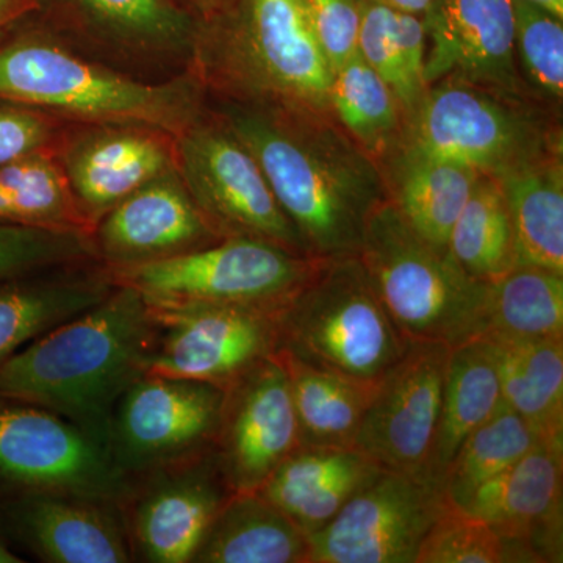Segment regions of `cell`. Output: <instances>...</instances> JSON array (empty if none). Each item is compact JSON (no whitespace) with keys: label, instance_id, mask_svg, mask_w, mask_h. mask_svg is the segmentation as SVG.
Instances as JSON below:
<instances>
[{"label":"cell","instance_id":"cell-1","mask_svg":"<svg viewBox=\"0 0 563 563\" xmlns=\"http://www.w3.org/2000/svg\"><path fill=\"white\" fill-rule=\"evenodd\" d=\"M324 111L235 103L222 120L254 155L310 257H357L387 181Z\"/></svg>","mask_w":563,"mask_h":563},{"label":"cell","instance_id":"cell-2","mask_svg":"<svg viewBox=\"0 0 563 563\" xmlns=\"http://www.w3.org/2000/svg\"><path fill=\"white\" fill-rule=\"evenodd\" d=\"M154 310L114 285L103 301L33 340L0 365V398L69 418L107 443L110 409L146 373L157 339Z\"/></svg>","mask_w":563,"mask_h":563},{"label":"cell","instance_id":"cell-3","mask_svg":"<svg viewBox=\"0 0 563 563\" xmlns=\"http://www.w3.org/2000/svg\"><path fill=\"white\" fill-rule=\"evenodd\" d=\"M198 27L190 73L242 106L332 113L333 73L303 0H228Z\"/></svg>","mask_w":563,"mask_h":563},{"label":"cell","instance_id":"cell-4","mask_svg":"<svg viewBox=\"0 0 563 563\" xmlns=\"http://www.w3.org/2000/svg\"><path fill=\"white\" fill-rule=\"evenodd\" d=\"M18 29L0 38V102L66 122L144 124L176 136L203 113V88L190 73L151 84L88 60L47 33Z\"/></svg>","mask_w":563,"mask_h":563},{"label":"cell","instance_id":"cell-5","mask_svg":"<svg viewBox=\"0 0 563 563\" xmlns=\"http://www.w3.org/2000/svg\"><path fill=\"white\" fill-rule=\"evenodd\" d=\"M357 257L409 342L455 347L483 335L490 285L422 240L390 199L369 218Z\"/></svg>","mask_w":563,"mask_h":563},{"label":"cell","instance_id":"cell-6","mask_svg":"<svg viewBox=\"0 0 563 563\" xmlns=\"http://www.w3.org/2000/svg\"><path fill=\"white\" fill-rule=\"evenodd\" d=\"M409 344L358 257L321 261L277 310V351L363 383H379Z\"/></svg>","mask_w":563,"mask_h":563},{"label":"cell","instance_id":"cell-7","mask_svg":"<svg viewBox=\"0 0 563 563\" xmlns=\"http://www.w3.org/2000/svg\"><path fill=\"white\" fill-rule=\"evenodd\" d=\"M321 261L261 240L224 239L176 257L109 268L107 277L139 291L151 306L217 302L280 309Z\"/></svg>","mask_w":563,"mask_h":563},{"label":"cell","instance_id":"cell-8","mask_svg":"<svg viewBox=\"0 0 563 563\" xmlns=\"http://www.w3.org/2000/svg\"><path fill=\"white\" fill-rule=\"evenodd\" d=\"M176 163L192 201L221 240H261L309 255L254 155L222 118L202 113L180 132Z\"/></svg>","mask_w":563,"mask_h":563},{"label":"cell","instance_id":"cell-9","mask_svg":"<svg viewBox=\"0 0 563 563\" xmlns=\"http://www.w3.org/2000/svg\"><path fill=\"white\" fill-rule=\"evenodd\" d=\"M520 103L521 98L462 81L433 84L412 111L409 150L501 176L551 154L550 136Z\"/></svg>","mask_w":563,"mask_h":563},{"label":"cell","instance_id":"cell-10","mask_svg":"<svg viewBox=\"0 0 563 563\" xmlns=\"http://www.w3.org/2000/svg\"><path fill=\"white\" fill-rule=\"evenodd\" d=\"M450 499L431 472H384L309 537V563H415Z\"/></svg>","mask_w":563,"mask_h":563},{"label":"cell","instance_id":"cell-11","mask_svg":"<svg viewBox=\"0 0 563 563\" xmlns=\"http://www.w3.org/2000/svg\"><path fill=\"white\" fill-rule=\"evenodd\" d=\"M151 307L158 332L147 374L228 388L277 351L279 309L217 302Z\"/></svg>","mask_w":563,"mask_h":563},{"label":"cell","instance_id":"cell-12","mask_svg":"<svg viewBox=\"0 0 563 563\" xmlns=\"http://www.w3.org/2000/svg\"><path fill=\"white\" fill-rule=\"evenodd\" d=\"M0 476L88 499L117 495L120 485L109 444L60 415L18 401L0 404Z\"/></svg>","mask_w":563,"mask_h":563},{"label":"cell","instance_id":"cell-13","mask_svg":"<svg viewBox=\"0 0 563 563\" xmlns=\"http://www.w3.org/2000/svg\"><path fill=\"white\" fill-rule=\"evenodd\" d=\"M451 350L443 343L410 342L377 383L354 448L387 472H431Z\"/></svg>","mask_w":563,"mask_h":563},{"label":"cell","instance_id":"cell-14","mask_svg":"<svg viewBox=\"0 0 563 563\" xmlns=\"http://www.w3.org/2000/svg\"><path fill=\"white\" fill-rule=\"evenodd\" d=\"M225 388L144 373L122 393L114 421L117 468H144L213 450Z\"/></svg>","mask_w":563,"mask_h":563},{"label":"cell","instance_id":"cell-15","mask_svg":"<svg viewBox=\"0 0 563 563\" xmlns=\"http://www.w3.org/2000/svg\"><path fill=\"white\" fill-rule=\"evenodd\" d=\"M299 446L290 383L274 352L225 388L214 461L233 493L257 492Z\"/></svg>","mask_w":563,"mask_h":563},{"label":"cell","instance_id":"cell-16","mask_svg":"<svg viewBox=\"0 0 563 563\" xmlns=\"http://www.w3.org/2000/svg\"><path fill=\"white\" fill-rule=\"evenodd\" d=\"M55 154L92 231L132 192L177 168L176 135L144 124L66 122Z\"/></svg>","mask_w":563,"mask_h":563},{"label":"cell","instance_id":"cell-17","mask_svg":"<svg viewBox=\"0 0 563 563\" xmlns=\"http://www.w3.org/2000/svg\"><path fill=\"white\" fill-rule=\"evenodd\" d=\"M520 563L563 561V440L544 439L474 492L465 507Z\"/></svg>","mask_w":563,"mask_h":563},{"label":"cell","instance_id":"cell-18","mask_svg":"<svg viewBox=\"0 0 563 563\" xmlns=\"http://www.w3.org/2000/svg\"><path fill=\"white\" fill-rule=\"evenodd\" d=\"M424 84L454 80L521 98L512 0H433L424 14Z\"/></svg>","mask_w":563,"mask_h":563},{"label":"cell","instance_id":"cell-19","mask_svg":"<svg viewBox=\"0 0 563 563\" xmlns=\"http://www.w3.org/2000/svg\"><path fill=\"white\" fill-rule=\"evenodd\" d=\"M109 268L141 265L220 242L185 187L177 168L118 203L92 232Z\"/></svg>","mask_w":563,"mask_h":563},{"label":"cell","instance_id":"cell-20","mask_svg":"<svg viewBox=\"0 0 563 563\" xmlns=\"http://www.w3.org/2000/svg\"><path fill=\"white\" fill-rule=\"evenodd\" d=\"M384 472L357 448L299 446L257 493L310 537Z\"/></svg>","mask_w":563,"mask_h":563},{"label":"cell","instance_id":"cell-21","mask_svg":"<svg viewBox=\"0 0 563 563\" xmlns=\"http://www.w3.org/2000/svg\"><path fill=\"white\" fill-rule=\"evenodd\" d=\"M81 35L118 60L190 65L199 25L173 0H65Z\"/></svg>","mask_w":563,"mask_h":563},{"label":"cell","instance_id":"cell-22","mask_svg":"<svg viewBox=\"0 0 563 563\" xmlns=\"http://www.w3.org/2000/svg\"><path fill=\"white\" fill-rule=\"evenodd\" d=\"M217 461L152 488L135 515V539L150 562H192L203 537L232 495Z\"/></svg>","mask_w":563,"mask_h":563},{"label":"cell","instance_id":"cell-23","mask_svg":"<svg viewBox=\"0 0 563 563\" xmlns=\"http://www.w3.org/2000/svg\"><path fill=\"white\" fill-rule=\"evenodd\" d=\"M307 533L257 492L232 493L192 562L309 563Z\"/></svg>","mask_w":563,"mask_h":563},{"label":"cell","instance_id":"cell-24","mask_svg":"<svg viewBox=\"0 0 563 563\" xmlns=\"http://www.w3.org/2000/svg\"><path fill=\"white\" fill-rule=\"evenodd\" d=\"M479 339L495 363L503 402L543 439L563 440V339Z\"/></svg>","mask_w":563,"mask_h":563},{"label":"cell","instance_id":"cell-25","mask_svg":"<svg viewBox=\"0 0 563 563\" xmlns=\"http://www.w3.org/2000/svg\"><path fill=\"white\" fill-rule=\"evenodd\" d=\"M512 221L517 265L563 274V176L551 152L496 177Z\"/></svg>","mask_w":563,"mask_h":563},{"label":"cell","instance_id":"cell-26","mask_svg":"<svg viewBox=\"0 0 563 563\" xmlns=\"http://www.w3.org/2000/svg\"><path fill=\"white\" fill-rule=\"evenodd\" d=\"M33 547L55 563H124L131 561L124 533L113 515L91 499L40 496L22 510Z\"/></svg>","mask_w":563,"mask_h":563},{"label":"cell","instance_id":"cell-27","mask_svg":"<svg viewBox=\"0 0 563 563\" xmlns=\"http://www.w3.org/2000/svg\"><path fill=\"white\" fill-rule=\"evenodd\" d=\"M113 288L107 274L0 282V365L33 340L103 301Z\"/></svg>","mask_w":563,"mask_h":563},{"label":"cell","instance_id":"cell-28","mask_svg":"<svg viewBox=\"0 0 563 563\" xmlns=\"http://www.w3.org/2000/svg\"><path fill=\"white\" fill-rule=\"evenodd\" d=\"M287 372L301 446L354 448L377 383L314 368L276 351Z\"/></svg>","mask_w":563,"mask_h":563},{"label":"cell","instance_id":"cell-29","mask_svg":"<svg viewBox=\"0 0 563 563\" xmlns=\"http://www.w3.org/2000/svg\"><path fill=\"white\" fill-rule=\"evenodd\" d=\"M479 176L468 166L407 150L398 181L387 187L388 199L422 240L448 250L451 231Z\"/></svg>","mask_w":563,"mask_h":563},{"label":"cell","instance_id":"cell-30","mask_svg":"<svg viewBox=\"0 0 563 563\" xmlns=\"http://www.w3.org/2000/svg\"><path fill=\"white\" fill-rule=\"evenodd\" d=\"M501 388L483 339L451 350L444 377L439 424L429 468L442 477L463 440L501 407Z\"/></svg>","mask_w":563,"mask_h":563},{"label":"cell","instance_id":"cell-31","mask_svg":"<svg viewBox=\"0 0 563 563\" xmlns=\"http://www.w3.org/2000/svg\"><path fill=\"white\" fill-rule=\"evenodd\" d=\"M0 224L92 235L55 150L0 166Z\"/></svg>","mask_w":563,"mask_h":563},{"label":"cell","instance_id":"cell-32","mask_svg":"<svg viewBox=\"0 0 563 563\" xmlns=\"http://www.w3.org/2000/svg\"><path fill=\"white\" fill-rule=\"evenodd\" d=\"M361 33L358 55L391 88L410 113L428 91L424 84V18L404 13L369 0H358Z\"/></svg>","mask_w":563,"mask_h":563},{"label":"cell","instance_id":"cell-33","mask_svg":"<svg viewBox=\"0 0 563 563\" xmlns=\"http://www.w3.org/2000/svg\"><path fill=\"white\" fill-rule=\"evenodd\" d=\"M448 251L470 276L487 285L517 266L509 207L496 177L481 174L451 231Z\"/></svg>","mask_w":563,"mask_h":563},{"label":"cell","instance_id":"cell-34","mask_svg":"<svg viewBox=\"0 0 563 563\" xmlns=\"http://www.w3.org/2000/svg\"><path fill=\"white\" fill-rule=\"evenodd\" d=\"M483 335L563 339V274L517 265L492 284Z\"/></svg>","mask_w":563,"mask_h":563},{"label":"cell","instance_id":"cell-35","mask_svg":"<svg viewBox=\"0 0 563 563\" xmlns=\"http://www.w3.org/2000/svg\"><path fill=\"white\" fill-rule=\"evenodd\" d=\"M542 440L532 424L503 402L484 424L463 440L444 468L442 479L448 499L465 509L481 485L509 468Z\"/></svg>","mask_w":563,"mask_h":563},{"label":"cell","instance_id":"cell-36","mask_svg":"<svg viewBox=\"0 0 563 563\" xmlns=\"http://www.w3.org/2000/svg\"><path fill=\"white\" fill-rule=\"evenodd\" d=\"M329 103L343 128L372 157L395 141L401 103L361 55L333 73Z\"/></svg>","mask_w":563,"mask_h":563},{"label":"cell","instance_id":"cell-37","mask_svg":"<svg viewBox=\"0 0 563 563\" xmlns=\"http://www.w3.org/2000/svg\"><path fill=\"white\" fill-rule=\"evenodd\" d=\"M512 5L518 65L533 90L544 98L561 101L563 21L528 0H512Z\"/></svg>","mask_w":563,"mask_h":563},{"label":"cell","instance_id":"cell-38","mask_svg":"<svg viewBox=\"0 0 563 563\" xmlns=\"http://www.w3.org/2000/svg\"><path fill=\"white\" fill-rule=\"evenodd\" d=\"M517 563L509 544L490 526L448 504L426 533L415 563Z\"/></svg>","mask_w":563,"mask_h":563},{"label":"cell","instance_id":"cell-39","mask_svg":"<svg viewBox=\"0 0 563 563\" xmlns=\"http://www.w3.org/2000/svg\"><path fill=\"white\" fill-rule=\"evenodd\" d=\"M98 257L92 235L0 224V282Z\"/></svg>","mask_w":563,"mask_h":563},{"label":"cell","instance_id":"cell-40","mask_svg":"<svg viewBox=\"0 0 563 563\" xmlns=\"http://www.w3.org/2000/svg\"><path fill=\"white\" fill-rule=\"evenodd\" d=\"M65 124L46 111L0 102V166L55 150Z\"/></svg>","mask_w":563,"mask_h":563},{"label":"cell","instance_id":"cell-41","mask_svg":"<svg viewBox=\"0 0 563 563\" xmlns=\"http://www.w3.org/2000/svg\"><path fill=\"white\" fill-rule=\"evenodd\" d=\"M310 24L332 73L358 55V0H303Z\"/></svg>","mask_w":563,"mask_h":563},{"label":"cell","instance_id":"cell-42","mask_svg":"<svg viewBox=\"0 0 563 563\" xmlns=\"http://www.w3.org/2000/svg\"><path fill=\"white\" fill-rule=\"evenodd\" d=\"M38 0H0V38L38 9Z\"/></svg>","mask_w":563,"mask_h":563},{"label":"cell","instance_id":"cell-43","mask_svg":"<svg viewBox=\"0 0 563 563\" xmlns=\"http://www.w3.org/2000/svg\"><path fill=\"white\" fill-rule=\"evenodd\" d=\"M369 2L380 3V5L390 7L393 10L404 11V13L424 16L431 9L433 0H369Z\"/></svg>","mask_w":563,"mask_h":563},{"label":"cell","instance_id":"cell-44","mask_svg":"<svg viewBox=\"0 0 563 563\" xmlns=\"http://www.w3.org/2000/svg\"><path fill=\"white\" fill-rule=\"evenodd\" d=\"M192 5L196 7L201 13L203 14V18H210L211 14L217 13L218 10L221 9L222 5H224L228 0H191Z\"/></svg>","mask_w":563,"mask_h":563},{"label":"cell","instance_id":"cell-45","mask_svg":"<svg viewBox=\"0 0 563 563\" xmlns=\"http://www.w3.org/2000/svg\"><path fill=\"white\" fill-rule=\"evenodd\" d=\"M542 9L553 13L555 18L563 21V0H528Z\"/></svg>","mask_w":563,"mask_h":563},{"label":"cell","instance_id":"cell-46","mask_svg":"<svg viewBox=\"0 0 563 563\" xmlns=\"http://www.w3.org/2000/svg\"><path fill=\"white\" fill-rule=\"evenodd\" d=\"M21 562V559H18L16 555L11 553L9 548L5 547L2 542H0V563H18Z\"/></svg>","mask_w":563,"mask_h":563}]
</instances>
